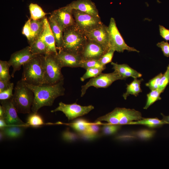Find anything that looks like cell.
Segmentation results:
<instances>
[{
  "label": "cell",
  "mask_w": 169,
  "mask_h": 169,
  "mask_svg": "<svg viewBox=\"0 0 169 169\" xmlns=\"http://www.w3.org/2000/svg\"><path fill=\"white\" fill-rule=\"evenodd\" d=\"M64 80L54 84L34 85L24 83L34 93V101L31 107L33 112L37 113L43 106H52L57 98L64 95Z\"/></svg>",
  "instance_id": "obj_1"
},
{
  "label": "cell",
  "mask_w": 169,
  "mask_h": 169,
  "mask_svg": "<svg viewBox=\"0 0 169 169\" xmlns=\"http://www.w3.org/2000/svg\"><path fill=\"white\" fill-rule=\"evenodd\" d=\"M88 40L85 35L74 25L64 30L62 44L60 49L80 55Z\"/></svg>",
  "instance_id": "obj_2"
},
{
  "label": "cell",
  "mask_w": 169,
  "mask_h": 169,
  "mask_svg": "<svg viewBox=\"0 0 169 169\" xmlns=\"http://www.w3.org/2000/svg\"><path fill=\"white\" fill-rule=\"evenodd\" d=\"M14 90L12 100L17 112L30 113L34 99L33 91L21 79L17 82Z\"/></svg>",
  "instance_id": "obj_3"
},
{
  "label": "cell",
  "mask_w": 169,
  "mask_h": 169,
  "mask_svg": "<svg viewBox=\"0 0 169 169\" xmlns=\"http://www.w3.org/2000/svg\"><path fill=\"white\" fill-rule=\"evenodd\" d=\"M143 117L139 111L134 109L117 107L111 112L98 118L95 122L106 121L108 123L120 125H129Z\"/></svg>",
  "instance_id": "obj_4"
},
{
  "label": "cell",
  "mask_w": 169,
  "mask_h": 169,
  "mask_svg": "<svg viewBox=\"0 0 169 169\" xmlns=\"http://www.w3.org/2000/svg\"><path fill=\"white\" fill-rule=\"evenodd\" d=\"M23 67L21 80L24 83L34 85L43 84L44 70L41 55H37Z\"/></svg>",
  "instance_id": "obj_5"
},
{
  "label": "cell",
  "mask_w": 169,
  "mask_h": 169,
  "mask_svg": "<svg viewBox=\"0 0 169 169\" xmlns=\"http://www.w3.org/2000/svg\"><path fill=\"white\" fill-rule=\"evenodd\" d=\"M42 65L44 70L43 84H54L64 80L60 67L54 54L41 55Z\"/></svg>",
  "instance_id": "obj_6"
},
{
  "label": "cell",
  "mask_w": 169,
  "mask_h": 169,
  "mask_svg": "<svg viewBox=\"0 0 169 169\" xmlns=\"http://www.w3.org/2000/svg\"><path fill=\"white\" fill-rule=\"evenodd\" d=\"M108 31L110 49L120 53L123 52L125 50L138 53L140 52L134 47H130L126 44L118 30L115 20L113 18H111L110 19L108 26Z\"/></svg>",
  "instance_id": "obj_7"
},
{
  "label": "cell",
  "mask_w": 169,
  "mask_h": 169,
  "mask_svg": "<svg viewBox=\"0 0 169 169\" xmlns=\"http://www.w3.org/2000/svg\"><path fill=\"white\" fill-rule=\"evenodd\" d=\"M73 14L75 26L85 34L103 24L100 17L75 9L73 10Z\"/></svg>",
  "instance_id": "obj_8"
},
{
  "label": "cell",
  "mask_w": 169,
  "mask_h": 169,
  "mask_svg": "<svg viewBox=\"0 0 169 169\" xmlns=\"http://www.w3.org/2000/svg\"><path fill=\"white\" fill-rule=\"evenodd\" d=\"M118 80H125L115 71L109 73H102L91 78L85 84L81 86V96H83L88 89L94 86L96 88H106L114 81Z\"/></svg>",
  "instance_id": "obj_9"
},
{
  "label": "cell",
  "mask_w": 169,
  "mask_h": 169,
  "mask_svg": "<svg viewBox=\"0 0 169 169\" xmlns=\"http://www.w3.org/2000/svg\"><path fill=\"white\" fill-rule=\"evenodd\" d=\"M94 108L92 105L82 106L76 103L67 104L61 102L59 103L58 106L51 112L53 113L62 111L67 117L68 120H70L87 114Z\"/></svg>",
  "instance_id": "obj_10"
},
{
  "label": "cell",
  "mask_w": 169,
  "mask_h": 169,
  "mask_svg": "<svg viewBox=\"0 0 169 169\" xmlns=\"http://www.w3.org/2000/svg\"><path fill=\"white\" fill-rule=\"evenodd\" d=\"M36 55L31 53L29 46L12 54L8 61L10 65L13 68L11 76L13 78L15 72L20 70L22 66L29 62Z\"/></svg>",
  "instance_id": "obj_11"
},
{
  "label": "cell",
  "mask_w": 169,
  "mask_h": 169,
  "mask_svg": "<svg viewBox=\"0 0 169 169\" xmlns=\"http://www.w3.org/2000/svg\"><path fill=\"white\" fill-rule=\"evenodd\" d=\"M73 9L69 4L54 11L51 16L64 29L75 24Z\"/></svg>",
  "instance_id": "obj_12"
},
{
  "label": "cell",
  "mask_w": 169,
  "mask_h": 169,
  "mask_svg": "<svg viewBox=\"0 0 169 169\" xmlns=\"http://www.w3.org/2000/svg\"><path fill=\"white\" fill-rule=\"evenodd\" d=\"M4 109L3 117L8 125H18L27 127L26 123L23 122L18 117L17 111L11 99L0 100Z\"/></svg>",
  "instance_id": "obj_13"
},
{
  "label": "cell",
  "mask_w": 169,
  "mask_h": 169,
  "mask_svg": "<svg viewBox=\"0 0 169 169\" xmlns=\"http://www.w3.org/2000/svg\"><path fill=\"white\" fill-rule=\"evenodd\" d=\"M54 56L61 68L64 67H80L82 59L80 54L60 49L59 50L56 54H54Z\"/></svg>",
  "instance_id": "obj_14"
},
{
  "label": "cell",
  "mask_w": 169,
  "mask_h": 169,
  "mask_svg": "<svg viewBox=\"0 0 169 169\" xmlns=\"http://www.w3.org/2000/svg\"><path fill=\"white\" fill-rule=\"evenodd\" d=\"M85 35L88 40L99 44L107 51L110 49L107 26L103 24Z\"/></svg>",
  "instance_id": "obj_15"
},
{
  "label": "cell",
  "mask_w": 169,
  "mask_h": 169,
  "mask_svg": "<svg viewBox=\"0 0 169 169\" xmlns=\"http://www.w3.org/2000/svg\"><path fill=\"white\" fill-rule=\"evenodd\" d=\"M107 51L99 44L88 40L80 53L82 59H98Z\"/></svg>",
  "instance_id": "obj_16"
},
{
  "label": "cell",
  "mask_w": 169,
  "mask_h": 169,
  "mask_svg": "<svg viewBox=\"0 0 169 169\" xmlns=\"http://www.w3.org/2000/svg\"><path fill=\"white\" fill-rule=\"evenodd\" d=\"M40 37L47 47L48 54H56L57 53L55 38L48 19L45 17L44 19L43 28Z\"/></svg>",
  "instance_id": "obj_17"
},
{
  "label": "cell",
  "mask_w": 169,
  "mask_h": 169,
  "mask_svg": "<svg viewBox=\"0 0 169 169\" xmlns=\"http://www.w3.org/2000/svg\"><path fill=\"white\" fill-rule=\"evenodd\" d=\"M69 4L72 9L100 17L95 3L91 0H76Z\"/></svg>",
  "instance_id": "obj_18"
},
{
  "label": "cell",
  "mask_w": 169,
  "mask_h": 169,
  "mask_svg": "<svg viewBox=\"0 0 169 169\" xmlns=\"http://www.w3.org/2000/svg\"><path fill=\"white\" fill-rule=\"evenodd\" d=\"M112 69L122 77L125 79L129 77L138 78L141 77L142 74L132 69L126 64H119L111 62Z\"/></svg>",
  "instance_id": "obj_19"
},
{
  "label": "cell",
  "mask_w": 169,
  "mask_h": 169,
  "mask_svg": "<svg viewBox=\"0 0 169 169\" xmlns=\"http://www.w3.org/2000/svg\"><path fill=\"white\" fill-rule=\"evenodd\" d=\"M48 20L55 38L57 49L59 50L62 44L64 29L51 16Z\"/></svg>",
  "instance_id": "obj_20"
},
{
  "label": "cell",
  "mask_w": 169,
  "mask_h": 169,
  "mask_svg": "<svg viewBox=\"0 0 169 169\" xmlns=\"http://www.w3.org/2000/svg\"><path fill=\"white\" fill-rule=\"evenodd\" d=\"M26 127L18 125H8L2 131L5 138L14 139L21 137Z\"/></svg>",
  "instance_id": "obj_21"
},
{
  "label": "cell",
  "mask_w": 169,
  "mask_h": 169,
  "mask_svg": "<svg viewBox=\"0 0 169 169\" xmlns=\"http://www.w3.org/2000/svg\"><path fill=\"white\" fill-rule=\"evenodd\" d=\"M44 19L37 20L31 19V39L29 42V44L40 36L43 28Z\"/></svg>",
  "instance_id": "obj_22"
},
{
  "label": "cell",
  "mask_w": 169,
  "mask_h": 169,
  "mask_svg": "<svg viewBox=\"0 0 169 169\" xmlns=\"http://www.w3.org/2000/svg\"><path fill=\"white\" fill-rule=\"evenodd\" d=\"M134 79L133 80L130 84H126V91L122 95L125 100H126L130 95H134L136 97L140 93L142 92L141 84L143 80V79Z\"/></svg>",
  "instance_id": "obj_23"
},
{
  "label": "cell",
  "mask_w": 169,
  "mask_h": 169,
  "mask_svg": "<svg viewBox=\"0 0 169 169\" xmlns=\"http://www.w3.org/2000/svg\"><path fill=\"white\" fill-rule=\"evenodd\" d=\"M166 124L163 120H160L157 118H143L138 121H132L129 125H142L150 128H153L160 127L163 125Z\"/></svg>",
  "instance_id": "obj_24"
},
{
  "label": "cell",
  "mask_w": 169,
  "mask_h": 169,
  "mask_svg": "<svg viewBox=\"0 0 169 169\" xmlns=\"http://www.w3.org/2000/svg\"><path fill=\"white\" fill-rule=\"evenodd\" d=\"M29 46L31 53L34 55L48 54L47 47L40 36L29 44Z\"/></svg>",
  "instance_id": "obj_25"
},
{
  "label": "cell",
  "mask_w": 169,
  "mask_h": 169,
  "mask_svg": "<svg viewBox=\"0 0 169 169\" xmlns=\"http://www.w3.org/2000/svg\"><path fill=\"white\" fill-rule=\"evenodd\" d=\"M90 123L86 120L80 118L75 119L68 125L82 136L87 130Z\"/></svg>",
  "instance_id": "obj_26"
},
{
  "label": "cell",
  "mask_w": 169,
  "mask_h": 169,
  "mask_svg": "<svg viewBox=\"0 0 169 169\" xmlns=\"http://www.w3.org/2000/svg\"><path fill=\"white\" fill-rule=\"evenodd\" d=\"M27 127H39L45 124L42 117L37 113L33 112L28 115L26 123Z\"/></svg>",
  "instance_id": "obj_27"
},
{
  "label": "cell",
  "mask_w": 169,
  "mask_h": 169,
  "mask_svg": "<svg viewBox=\"0 0 169 169\" xmlns=\"http://www.w3.org/2000/svg\"><path fill=\"white\" fill-rule=\"evenodd\" d=\"M29 8L30 18L32 20H37L43 18L47 14L41 8L36 4L30 3Z\"/></svg>",
  "instance_id": "obj_28"
},
{
  "label": "cell",
  "mask_w": 169,
  "mask_h": 169,
  "mask_svg": "<svg viewBox=\"0 0 169 169\" xmlns=\"http://www.w3.org/2000/svg\"><path fill=\"white\" fill-rule=\"evenodd\" d=\"M100 122L90 123L87 130L82 136L88 139H92L96 137L100 130Z\"/></svg>",
  "instance_id": "obj_29"
},
{
  "label": "cell",
  "mask_w": 169,
  "mask_h": 169,
  "mask_svg": "<svg viewBox=\"0 0 169 169\" xmlns=\"http://www.w3.org/2000/svg\"><path fill=\"white\" fill-rule=\"evenodd\" d=\"M80 67L86 70L89 68H95L102 69L103 70L106 68L105 66L102 65L98 59H82L81 60Z\"/></svg>",
  "instance_id": "obj_30"
},
{
  "label": "cell",
  "mask_w": 169,
  "mask_h": 169,
  "mask_svg": "<svg viewBox=\"0 0 169 169\" xmlns=\"http://www.w3.org/2000/svg\"><path fill=\"white\" fill-rule=\"evenodd\" d=\"M161 93L158 90H151L147 94V100L145 105L144 107V109H147L150 106L156 101L161 100L160 95Z\"/></svg>",
  "instance_id": "obj_31"
},
{
  "label": "cell",
  "mask_w": 169,
  "mask_h": 169,
  "mask_svg": "<svg viewBox=\"0 0 169 169\" xmlns=\"http://www.w3.org/2000/svg\"><path fill=\"white\" fill-rule=\"evenodd\" d=\"M10 66L8 61L0 60V80H10L11 77L9 73Z\"/></svg>",
  "instance_id": "obj_32"
},
{
  "label": "cell",
  "mask_w": 169,
  "mask_h": 169,
  "mask_svg": "<svg viewBox=\"0 0 169 169\" xmlns=\"http://www.w3.org/2000/svg\"><path fill=\"white\" fill-rule=\"evenodd\" d=\"M121 125L108 123L102 126L101 128L102 132L103 135L106 136L114 134L120 130Z\"/></svg>",
  "instance_id": "obj_33"
},
{
  "label": "cell",
  "mask_w": 169,
  "mask_h": 169,
  "mask_svg": "<svg viewBox=\"0 0 169 169\" xmlns=\"http://www.w3.org/2000/svg\"><path fill=\"white\" fill-rule=\"evenodd\" d=\"M103 70V69L98 68H88L86 69V72L80 78V79L81 81H83L86 79L95 77L102 73Z\"/></svg>",
  "instance_id": "obj_34"
},
{
  "label": "cell",
  "mask_w": 169,
  "mask_h": 169,
  "mask_svg": "<svg viewBox=\"0 0 169 169\" xmlns=\"http://www.w3.org/2000/svg\"><path fill=\"white\" fill-rule=\"evenodd\" d=\"M169 83V64L166 69L161 77L157 89L161 93L163 92L166 88Z\"/></svg>",
  "instance_id": "obj_35"
},
{
  "label": "cell",
  "mask_w": 169,
  "mask_h": 169,
  "mask_svg": "<svg viewBox=\"0 0 169 169\" xmlns=\"http://www.w3.org/2000/svg\"><path fill=\"white\" fill-rule=\"evenodd\" d=\"M163 74L160 73L151 79L145 84L151 90H156L158 89L161 79Z\"/></svg>",
  "instance_id": "obj_36"
},
{
  "label": "cell",
  "mask_w": 169,
  "mask_h": 169,
  "mask_svg": "<svg viewBox=\"0 0 169 169\" xmlns=\"http://www.w3.org/2000/svg\"><path fill=\"white\" fill-rule=\"evenodd\" d=\"M115 52L113 50H109L99 59L100 63L103 65L105 66L106 64L111 62Z\"/></svg>",
  "instance_id": "obj_37"
},
{
  "label": "cell",
  "mask_w": 169,
  "mask_h": 169,
  "mask_svg": "<svg viewBox=\"0 0 169 169\" xmlns=\"http://www.w3.org/2000/svg\"><path fill=\"white\" fill-rule=\"evenodd\" d=\"M14 84L11 83L9 87L4 90L0 92V100L9 99L13 96V90L14 89Z\"/></svg>",
  "instance_id": "obj_38"
},
{
  "label": "cell",
  "mask_w": 169,
  "mask_h": 169,
  "mask_svg": "<svg viewBox=\"0 0 169 169\" xmlns=\"http://www.w3.org/2000/svg\"><path fill=\"white\" fill-rule=\"evenodd\" d=\"M31 19H28L24 24L22 30V33L27 38L29 42L31 39Z\"/></svg>",
  "instance_id": "obj_39"
},
{
  "label": "cell",
  "mask_w": 169,
  "mask_h": 169,
  "mask_svg": "<svg viewBox=\"0 0 169 169\" xmlns=\"http://www.w3.org/2000/svg\"><path fill=\"white\" fill-rule=\"evenodd\" d=\"M156 45L161 49L165 56L167 57H169V43L167 41H161L157 43Z\"/></svg>",
  "instance_id": "obj_40"
},
{
  "label": "cell",
  "mask_w": 169,
  "mask_h": 169,
  "mask_svg": "<svg viewBox=\"0 0 169 169\" xmlns=\"http://www.w3.org/2000/svg\"><path fill=\"white\" fill-rule=\"evenodd\" d=\"M62 137L64 140L68 142H71L76 139V135L68 130H66L62 134Z\"/></svg>",
  "instance_id": "obj_41"
},
{
  "label": "cell",
  "mask_w": 169,
  "mask_h": 169,
  "mask_svg": "<svg viewBox=\"0 0 169 169\" xmlns=\"http://www.w3.org/2000/svg\"><path fill=\"white\" fill-rule=\"evenodd\" d=\"M159 29L160 35L166 41L169 40V29L163 26L159 25Z\"/></svg>",
  "instance_id": "obj_42"
},
{
  "label": "cell",
  "mask_w": 169,
  "mask_h": 169,
  "mask_svg": "<svg viewBox=\"0 0 169 169\" xmlns=\"http://www.w3.org/2000/svg\"><path fill=\"white\" fill-rule=\"evenodd\" d=\"M11 83L10 80H0V92L8 88Z\"/></svg>",
  "instance_id": "obj_43"
},
{
  "label": "cell",
  "mask_w": 169,
  "mask_h": 169,
  "mask_svg": "<svg viewBox=\"0 0 169 169\" xmlns=\"http://www.w3.org/2000/svg\"><path fill=\"white\" fill-rule=\"evenodd\" d=\"M8 126L3 118L0 117V129L2 130Z\"/></svg>",
  "instance_id": "obj_44"
},
{
  "label": "cell",
  "mask_w": 169,
  "mask_h": 169,
  "mask_svg": "<svg viewBox=\"0 0 169 169\" xmlns=\"http://www.w3.org/2000/svg\"><path fill=\"white\" fill-rule=\"evenodd\" d=\"M162 117V120L166 122V124H169V115L166 116L161 113Z\"/></svg>",
  "instance_id": "obj_45"
},
{
  "label": "cell",
  "mask_w": 169,
  "mask_h": 169,
  "mask_svg": "<svg viewBox=\"0 0 169 169\" xmlns=\"http://www.w3.org/2000/svg\"><path fill=\"white\" fill-rule=\"evenodd\" d=\"M4 113V109L2 105H0V117H3Z\"/></svg>",
  "instance_id": "obj_46"
},
{
  "label": "cell",
  "mask_w": 169,
  "mask_h": 169,
  "mask_svg": "<svg viewBox=\"0 0 169 169\" xmlns=\"http://www.w3.org/2000/svg\"><path fill=\"white\" fill-rule=\"evenodd\" d=\"M4 138H5L4 136L3 131H2L0 130V141H2Z\"/></svg>",
  "instance_id": "obj_47"
}]
</instances>
